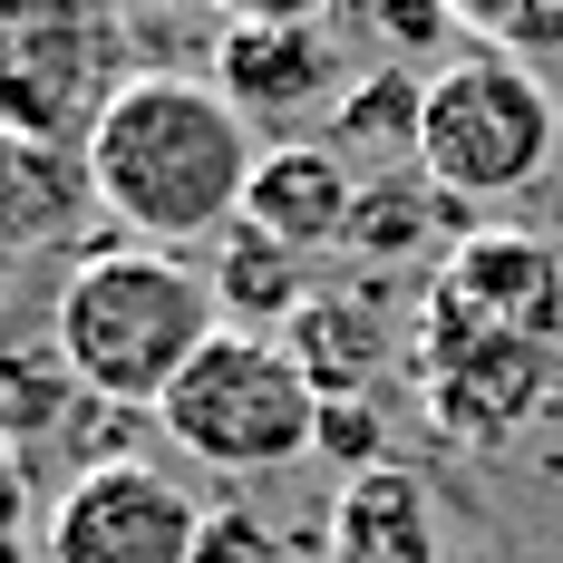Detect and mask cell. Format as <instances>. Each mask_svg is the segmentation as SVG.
I'll use <instances>...</instances> for the list:
<instances>
[{"label":"cell","instance_id":"6da1fadb","mask_svg":"<svg viewBox=\"0 0 563 563\" xmlns=\"http://www.w3.org/2000/svg\"><path fill=\"white\" fill-rule=\"evenodd\" d=\"M253 126L224 108L214 78H185V68H136L117 88L98 126H88V185H98V214L126 224V243H214L243 224V195H253Z\"/></svg>","mask_w":563,"mask_h":563},{"label":"cell","instance_id":"7c38bea8","mask_svg":"<svg viewBox=\"0 0 563 563\" xmlns=\"http://www.w3.org/2000/svg\"><path fill=\"white\" fill-rule=\"evenodd\" d=\"M476 233H496L476 205H456L428 185V166H389V175H360V205H350V253L369 263V273H389V263H418V253H438V243H476Z\"/></svg>","mask_w":563,"mask_h":563},{"label":"cell","instance_id":"9c48e42d","mask_svg":"<svg viewBox=\"0 0 563 563\" xmlns=\"http://www.w3.org/2000/svg\"><path fill=\"white\" fill-rule=\"evenodd\" d=\"M438 301L496 321L515 340H563V263L534 233H476L438 263Z\"/></svg>","mask_w":563,"mask_h":563},{"label":"cell","instance_id":"603a6c76","mask_svg":"<svg viewBox=\"0 0 563 563\" xmlns=\"http://www.w3.org/2000/svg\"><path fill=\"white\" fill-rule=\"evenodd\" d=\"M20 506H30V476H20V448L0 438V534H20Z\"/></svg>","mask_w":563,"mask_h":563},{"label":"cell","instance_id":"7a4b0ae2","mask_svg":"<svg viewBox=\"0 0 563 563\" xmlns=\"http://www.w3.org/2000/svg\"><path fill=\"white\" fill-rule=\"evenodd\" d=\"M224 331L214 282L185 273L156 243H98L58 282L49 340L78 369V389L98 408H166V389L195 369V350Z\"/></svg>","mask_w":563,"mask_h":563},{"label":"cell","instance_id":"2e32d148","mask_svg":"<svg viewBox=\"0 0 563 563\" xmlns=\"http://www.w3.org/2000/svg\"><path fill=\"white\" fill-rule=\"evenodd\" d=\"M418 126H428V78H408L398 58H379V68H360L350 78V98L331 108V136L340 156H369V166H418Z\"/></svg>","mask_w":563,"mask_h":563},{"label":"cell","instance_id":"52a82bcc","mask_svg":"<svg viewBox=\"0 0 563 563\" xmlns=\"http://www.w3.org/2000/svg\"><path fill=\"white\" fill-rule=\"evenodd\" d=\"M205 506L146 456H98L49 506V563H195Z\"/></svg>","mask_w":563,"mask_h":563},{"label":"cell","instance_id":"7402d4cb","mask_svg":"<svg viewBox=\"0 0 563 563\" xmlns=\"http://www.w3.org/2000/svg\"><path fill=\"white\" fill-rule=\"evenodd\" d=\"M205 10H214V30H224V20H331L340 0H205Z\"/></svg>","mask_w":563,"mask_h":563},{"label":"cell","instance_id":"277c9868","mask_svg":"<svg viewBox=\"0 0 563 563\" xmlns=\"http://www.w3.org/2000/svg\"><path fill=\"white\" fill-rule=\"evenodd\" d=\"M166 438L205 466H233V476H263V466H291L311 456V428H321V398L291 369L282 340L253 331H214L195 350V369L166 389Z\"/></svg>","mask_w":563,"mask_h":563},{"label":"cell","instance_id":"8fae6325","mask_svg":"<svg viewBox=\"0 0 563 563\" xmlns=\"http://www.w3.org/2000/svg\"><path fill=\"white\" fill-rule=\"evenodd\" d=\"M321 525H331L321 534L331 563H448V544H438V496L398 456L369 466V476H340V496H331Z\"/></svg>","mask_w":563,"mask_h":563},{"label":"cell","instance_id":"ac0fdd59","mask_svg":"<svg viewBox=\"0 0 563 563\" xmlns=\"http://www.w3.org/2000/svg\"><path fill=\"white\" fill-rule=\"evenodd\" d=\"M448 10L506 58H563V0H448Z\"/></svg>","mask_w":563,"mask_h":563},{"label":"cell","instance_id":"3957f363","mask_svg":"<svg viewBox=\"0 0 563 563\" xmlns=\"http://www.w3.org/2000/svg\"><path fill=\"white\" fill-rule=\"evenodd\" d=\"M563 146V98H544V78L506 49L456 58L448 78H428V126H418V166L456 205H506L525 195L544 156Z\"/></svg>","mask_w":563,"mask_h":563},{"label":"cell","instance_id":"8992f818","mask_svg":"<svg viewBox=\"0 0 563 563\" xmlns=\"http://www.w3.org/2000/svg\"><path fill=\"white\" fill-rule=\"evenodd\" d=\"M418 389L428 418L466 438V448H506L515 428L554 398V340H515L476 311H456L428 291V321H418Z\"/></svg>","mask_w":563,"mask_h":563},{"label":"cell","instance_id":"cb8c5ba5","mask_svg":"<svg viewBox=\"0 0 563 563\" xmlns=\"http://www.w3.org/2000/svg\"><path fill=\"white\" fill-rule=\"evenodd\" d=\"M0 563H30V554H20V534H0Z\"/></svg>","mask_w":563,"mask_h":563},{"label":"cell","instance_id":"5bb4252c","mask_svg":"<svg viewBox=\"0 0 563 563\" xmlns=\"http://www.w3.org/2000/svg\"><path fill=\"white\" fill-rule=\"evenodd\" d=\"M98 185H88V146L58 136H0V253H49L88 224Z\"/></svg>","mask_w":563,"mask_h":563},{"label":"cell","instance_id":"44dd1931","mask_svg":"<svg viewBox=\"0 0 563 563\" xmlns=\"http://www.w3.org/2000/svg\"><path fill=\"white\" fill-rule=\"evenodd\" d=\"M195 563H291V544H282L253 506H214L195 525Z\"/></svg>","mask_w":563,"mask_h":563},{"label":"cell","instance_id":"ba28073f","mask_svg":"<svg viewBox=\"0 0 563 563\" xmlns=\"http://www.w3.org/2000/svg\"><path fill=\"white\" fill-rule=\"evenodd\" d=\"M214 88L253 136H282L301 117H331L350 98V58L331 20H224L214 30Z\"/></svg>","mask_w":563,"mask_h":563},{"label":"cell","instance_id":"9a60e30c","mask_svg":"<svg viewBox=\"0 0 563 563\" xmlns=\"http://www.w3.org/2000/svg\"><path fill=\"white\" fill-rule=\"evenodd\" d=\"M214 311H224V331H253V340H273L301 321V301L321 291L311 282V253H291V243H273L263 224H233L214 233Z\"/></svg>","mask_w":563,"mask_h":563},{"label":"cell","instance_id":"4fadbf2b","mask_svg":"<svg viewBox=\"0 0 563 563\" xmlns=\"http://www.w3.org/2000/svg\"><path fill=\"white\" fill-rule=\"evenodd\" d=\"M291 369L311 379V398H379V369H389V311H379V282H340V291H311L301 321L282 331Z\"/></svg>","mask_w":563,"mask_h":563},{"label":"cell","instance_id":"d6986e66","mask_svg":"<svg viewBox=\"0 0 563 563\" xmlns=\"http://www.w3.org/2000/svg\"><path fill=\"white\" fill-rule=\"evenodd\" d=\"M311 456H331L340 476H369V466H389V418H379V398H321Z\"/></svg>","mask_w":563,"mask_h":563},{"label":"cell","instance_id":"5b68a950","mask_svg":"<svg viewBox=\"0 0 563 563\" xmlns=\"http://www.w3.org/2000/svg\"><path fill=\"white\" fill-rule=\"evenodd\" d=\"M117 0H0V136L88 146V126L136 68Z\"/></svg>","mask_w":563,"mask_h":563},{"label":"cell","instance_id":"e0dca14e","mask_svg":"<svg viewBox=\"0 0 563 563\" xmlns=\"http://www.w3.org/2000/svg\"><path fill=\"white\" fill-rule=\"evenodd\" d=\"M78 408H88V389H78V369L58 360V340H0V438H10V448L58 438Z\"/></svg>","mask_w":563,"mask_h":563},{"label":"cell","instance_id":"ffe728a7","mask_svg":"<svg viewBox=\"0 0 563 563\" xmlns=\"http://www.w3.org/2000/svg\"><path fill=\"white\" fill-rule=\"evenodd\" d=\"M331 20H340V30H369V40H389V49H408V58L438 49V40L456 30L448 0H340Z\"/></svg>","mask_w":563,"mask_h":563},{"label":"cell","instance_id":"30bf717a","mask_svg":"<svg viewBox=\"0 0 563 563\" xmlns=\"http://www.w3.org/2000/svg\"><path fill=\"white\" fill-rule=\"evenodd\" d=\"M350 205H360V175L331 136H291V146H263L253 166V195H243V224H263L291 253H321L350 233Z\"/></svg>","mask_w":563,"mask_h":563}]
</instances>
